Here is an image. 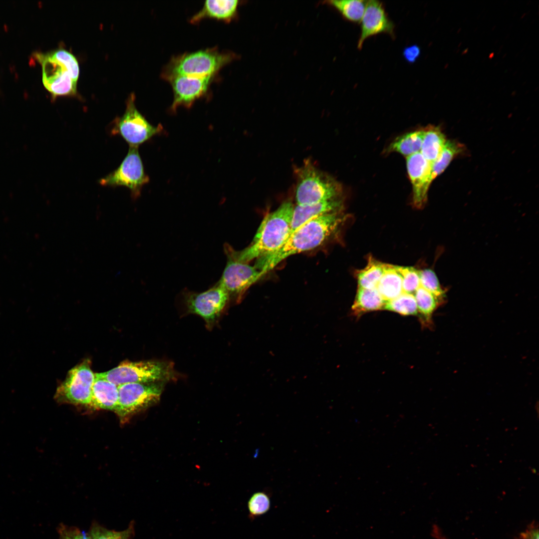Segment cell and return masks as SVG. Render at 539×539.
<instances>
[{"label":"cell","instance_id":"83f0119b","mask_svg":"<svg viewBox=\"0 0 539 539\" xmlns=\"http://www.w3.org/2000/svg\"><path fill=\"white\" fill-rule=\"evenodd\" d=\"M134 531L132 523L127 529L120 532L110 530L97 523H93L88 535L92 539H130L134 535Z\"/></svg>","mask_w":539,"mask_h":539},{"label":"cell","instance_id":"7c38bea8","mask_svg":"<svg viewBox=\"0 0 539 539\" xmlns=\"http://www.w3.org/2000/svg\"><path fill=\"white\" fill-rule=\"evenodd\" d=\"M227 262L219 280L231 297L239 300L245 291L263 274L255 266L227 256Z\"/></svg>","mask_w":539,"mask_h":539},{"label":"cell","instance_id":"ac0fdd59","mask_svg":"<svg viewBox=\"0 0 539 539\" xmlns=\"http://www.w3.org/2000/svg\"><path fill=\"white\" fill-rule=\"evenodd\" d=\"M239 2L237 0H206L202 8L192 17L191 22L196 23L205 18L230 21L236 16Z\"/></svg>","mask_w":539,"mask_h":539},{"label":"cell","instance_id":"9a60e30c","mask_svg":"<svg viewBox=\"0 0 539 539\" xmlns=\"http://www.w3.org/2000/svg\"><path fill=\"white\" fill-rule=\"evenodd\" d=\"M406 165L412 186L413 204L416 208H422L427 202L428 190L433 180L432 165L418 152L406 157Z\"/></svg>","mask_w":539,"mask_h":539},{"label":"cell","instance_id":"d4e9b609","mask_svg":"<svg viewBox=\"0 0 539 539\" xmlns=\"http://www.w3.org/2000/svg\"><path fill=\"white\" fill-rule=\"evenodd\" d=\"M414 295L421 319L424 323L430 322L432 314L441 300L420 285Z\"/></svg>","mask_w":539,"mask_h":539},{"label":"cell","instance_id":"52a82bcc","mask_svg":"<svg viewBox=\"0 0 539 539\" xmlns=\"http://www.w3.org/2000/svg\"><path fill=\"white\" fill-rule=\"evenodd\" d=\"M183 297L188 313L201 316L209 329L215 325L231 299L229 293L219 281L202 292L185 291Z\"/></svg>","mask_w":539,"mask_h":539},{"label":"cell","instance_id":"8992f818","mask_svg":"<svg viewBox=\"0 0 539 539\" xmlns=\"http://www.w3.org/2000/svg\"><path fill=\"white\" fill-rule=\"evenodd\" d=\"M97 374L117 386L130 383H166L176 377L172 363L157 360L126 361L108 371Z\"/></svg>","mask_w":539,"mask_h":539},{"label":"cell","instance_id":"603a6c76","mask_svg":"<svg viewBox=\"0 0 539 539\" xmlns=\"http://www.w3.org/2000/svg\"><path fill=\"white\" fill-rule=\"evenodd\" d=\"M385 266V263L376 260L372 256H369L366 266L356 271L358 287L366 289L376 288L384 273Z\"/></svg>","mask_w":539,"mask_h":539},{"label":"cell","instance_id":"ba28073f","mask_svg":"<svg viewBox=\"0 0 539 539\" xmlns=\"http://www.w3.org/2000/svg\"><path fill=\"white\" fill-rule=\"evenodd\" d=\"M164 382L130 383L118 386L119 397L115 411L122 420L157 403Z\"/></svg>","mask_w":539,"mask_h":539},{"label":"cell","instance_id":"9c48e42d","mask_svg":"<svg viewBox=\"0 0 539 539\" xmlns=\"http://www.w3.org/2000/svg\"><path fill=\"white\" fill-rule=\"evenodd\" d=\"M90 363L86 359L68 371L56 390L54 399L57 402L90 406L95 378Z\"/></svg>","mask_w":539,"mask_h":539},{"label":"cell","instance_id":"8fae6325","mask_svg":"<svg viewBox=\"0 0 539 539\" xmlns=\"http://www.w3.org/2000/svg\"><path fill=\"white\" fill-rule=\"evenodd\" d=\"M133 97L129 99L124 114L116 118L111 133L120 136L129 147H138L155 135L162 131L160 125H151L136 108Z\"/></svg>","mask_w":539,"mask_h":539},{"label":"cell","instance_id":"2e32d148","mask_svg":"<svg viewBox=\"0 0 539 539\" xmlns=\"http://www.w3.org/2000/svg\"><path fill=\"white\" fill-rule=\"evenodd\" d=\"M343 206V200L341 197L311 204L297 205L293 208L290 235L298 227L312 218L330 213L340 212Z\"/></svg>","mask_w":539,"mask_h":539},{"label":"cell","instance_id":"3957f363","mask_svg":"<svg viewBox=\"0 0 539 539\" xmlns=\"http://www.w3.org/2000/svg\"><path fill=\"white\" fill-rule=\"evenodd\" d=\"M36 56L42 66L43 85L54 98L75 94L79 67L72 53L60 48Z\"/></svg>","mask_w":539,"mask_h":539},{"label":"cell","instance_id":"f1b7e54d","mask_svg":"<svg viewBox=\"0 0 539 539\" xmlns=\"http://www.w3.org/2000/svg\"><path fill=\"white\" fill-rule=\"evenodd\" d=\"M420 285L432 293L441 301L445 296V291L441 286L439 279L431 269H426L419 270Z\"/></svg>","mask_w":539,"mask_h":539},{"label":"cell","instance_id":"1f68e13d","mask_svg":"<svg viewBox=\"0 0 539 539\" xmlns=\"http://www.w3.org/2000/svg\"><path fill=\"white\" fill-rule=\"evenodd\" d=\"M58 539H92L90 536L74 527L60 524L57 528Z\"/></svg>","mask_w":539,"mask_h":539},{"label":"cell","instance_id":"d6a6232c","mask_svg":"<svg viewBox=\"0 0 539 539\" xmlns=\"http://www.w3.org/2000/svg\"><path fill=\"white\" fill-rule=\"evenodd\" d=\"M421 54L420 47L413 44L407 46L403 49V56L404 59L409 63H414L419 58Z\"/></svg>","mask_w":539,"mask_h":539},{"label":"cell","instance_id":"e0dca14e","mask_svg":"<svg viewBox=\"0 0 539 539\" xmlns=\"http://www.w3.org/2000/svg\"><path fill=\"white\" fill-rule=\"evenodd\" d=\"M90 407L115 411L119 397L118 386L95 373Z\"/></svg>","mask_w":539,"mask_h":539},{"label":"cell","instance_id":"30bf717a","mask_svg":"<svg viewBox=\"0 0 539 539\" xmlns=\"http://www.w3.org/2000/svg\"><path fill=\"white\" fill-rule=\"evenodd\" d=\"M149 181L145 172L138 147H129L128 153L119 167L105 177L99 183L104 186H124L128 188L133 200L141 194L143 187Z\"/></svg>","mask_w":539,"mask_h":539},{"label":"cell","instance_id":"4fadbf2b","mask_svg":"<svg viewBox=\"0 0 539 539\" xmlns=\"http://www.w3.org/2000/svg\"><path fill=\"white\" fill-rule=\"evenodd\" d=\"M213 77L176 75L165 78L171 84L174 94L171 111L174 112L182 106L190 107L206 94Z\"/></svg>","mask_w":539,"mask_h":539},{"label":"cell","instance_id":"44dd1931","mask_svg":"<svg viewBox=\"0 0 539 539\" xmlns=\"http://www.w3.org/2000/svg\"><path fill=\"white\" fill-rule=\"evenodd\" d=\"M445 136L439 128L431 126L424 129V135L420 153L431 165L440 155L446 142Z\"/></svg>","mask_w":539,"mask_h":539},{"label":"cell","instance_id":"277c9868","mask_svg":"<svg viewBox=\"0 0 539 539\" xmlns=\"http://www.w3.org/2000/svg\"><path fill=\"white\" fill-rule=\"evenodd\" d=\"M295 200L297 205L313 204L341 197L342 188L333 177L306 160L295 169Z\"/></svg>","mask_w":539,"mask_h":539},{"label":"cell","instance_id":"836d02e7","mask_svg":"<svg viewBox=\"0 0 539 539\" xmlns=\"http://www.w3.org/2000/svg\"><path fill=\"white\" fill-rule=\"evenodd\" d=\"M516 539H539L538 525L536 521L530 524L525 532L522 533Z\"/></svg>","mask_w":539,"mask_h":539},{"label":"cell","instance_id":"5bb4252c","mask_svg":"<svg viewBox=\"0 0 539 539\" xmlns=\"http://www.w3.org/2000/svg\"><path fill=\"white\" fill-rule=\"evenodd\" d=\"M361 30L357 42L360 50L364 41L369 37L381 33L395 36V25L389 18L383 4L378 0L366 1L365 10L360 21Z\"/></svg>","mask_w":539,"mask_h":539},{"label":"cell","instance_id":"7402d4cb","mask_svg":"<svg viewBox=\"0 0 539 539\" xmlns=\"http://www.w3.org/2000/svg\"><path fill=\"white\" fill-rule=\"evenodd\" d=\"M424 129L407 133L398 137L388 146L386 153L398 152L408 157L420 152Z\"/></svg>","mask_w":539,"mask_h":539},{"label":"cell","instance_id":"484cf974","mask_svg":"<svg viewBox=\"0 0 539 539\" xmlns=\"http://www.w3.org/2000/svg\"><path fill=\"white\" fill-rule=\"evenodd\" d=\"M383 309L398 313L402 315H415L418 313L414 294L402 292L394 299L386 301Z\"/></svg>","mask_w":539,"mask_h":539},{"label":"cell","instance_id":"7a4b0ae2","mask_svg":"<svg viewBox=\"0 0 539 539\" xmlns=\"http://www.w3.org/2000/svg\"><path fill=\"white\" fill-rule=\"evenodd\" d=\"M293 208L290 201L282 203L277 209L265 217L249 247L236 251L229 244H225L224 249L226 256L248 263L279 249L290 235Z\"/></svg>","mask_w":539,"mask_h":539},{"label":"cell","instance_id":"6da1fadb","mask_svg":"<svg viewBox=\"0 0 539 539\" xmlns=\"http://www.w3.org/2000/svg\"><path fill=\"white\" fill-rule=\"evenodd\" d=\"M340 212L312 218L295 230L276 251L259 258L255 267L264 275L288 257L315 249L325 242L345 220Z\"/></svg>","mask_w":539,"mask_h":539},{"label":"cell","instance_id":"4dcf8cb0","mask_svg":"<svg viewBox=\"0 0 539 539\" xmlns=\"http://www.w3.org/2000/svg\"><path fill=\"white\" fill-rule=\"evenodd\" d=\"M248 507L250 516L254 519L269 511L270 507V498L266 492H256L249 500Z\"/></svg>","mask_w":539,"mask_h":539},{"label":"cell","instance_id":"5b68a950","mask_svg":"<svg viewBox=\"0 0 539 539\" xmlns=\"http://www.w3.org/2000/svg\"><path fill=\"white\" fill-rule=\"evenodd\" d=\"M235 55L220 52L216 48L184 53L171 60L163 72L165 79L176 75L199 77L214 76Z\"/></svg>","mask_w":539,"mask_h":539},{"label":"cell","instance_id":"4316f807","mask_svg":"<svg viewBox=\"0 0 539 539\" xmlns=\"http://www.w3.org/2000/svg\"><path fill=\"white\" fill-rule=\"evenodd\" d=\"M462 148L455 142L446 141L438 157L432 165L433 180L445 170L452 160L461 151Z\"/></svg>","mask_w":539,"mask_h":539},{"label":"cell","instance_id":"cb8c5ba5","mask_svg":"<svg viewBox=\"0 0 539 539\" xmlns=\"http://www.w3.org/2000/svg\"><path fill=\"white\" fill-rule=\"evenodd\" d=\"M366 0H330L328 3L335 8L346 20L360 23L363 15Z\"/></svg>","mask_w":539,"mask_h":539},{"label":"cell","instance_id":"f546056e","mask_svg":"<svg viewBox=\"0 0 539 539\" xmlns=\"http://www.w3.org/2000/svg\"><path fill=\"white\" fill-rule=\"evenodd\" d=\"M395 267L402 277L403 292L414 294L420 284L419 270L411 267Z\"/></svg>","mask_w":539,"mask_h":539},{"label":"cell","instance_id":"d6986e66","mask_svg":"<svg viewBox=\"0 0 539 539\" xmlns=\"http://www.w3.org/2000/svg\"><path fill=\"white\" fill-rule=\"evenodd\" d=\"M386 301L376 288L366 289L358 287L351 307L353 315L359 317L370 311L383 309Z\"/></svg>","mask_w":539,"mask_h":539},{"label":"cell","instance_id":"ffe728a7","mask_svg":"<svg viewBox=\"0 0 539 539\" xmlns=\"http://www.w3.org/2000/svg\"><path fill=\"white\" fill-rule=\"evenodd\" d=\"M376 288L386 302L394 299L403 292L402 277L395 265L386 264L384 273Z\"/></svg>","mask_w":539,"mask_h":539}]
</instances>
